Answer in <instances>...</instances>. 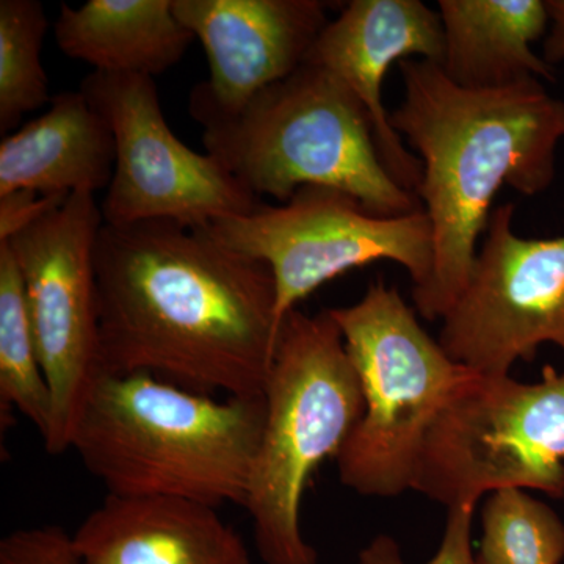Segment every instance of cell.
Returning <instances> with one entry per match:
<instances>
[{
    "label": "cell",
    "instance_id": "3",
    "mask_svg": "<svg viewBox=\"0 0 564 564\" xmlns=\"http://www.w3.org/2000/svg\"><path fill=\"white\" fill-rule=\"evenodd\" d=\"M265 413L263 395L217 399L148 373L99 375L69 451L107 494L243 507Z\"/></svg>",
    "mask_w": 564,
    "mask_h": 564
},
{
    "label": "cell",
    "instance_id": "21",
    "mask_svg": "<svg viewBox=\"0 0 564 564\" xmlns=\"http://www.w3.org/2000/svg\"><path fill=\"white\" fill-rule=\"evenodd\" d=\"M477 507H459L448 510L443 541L436 555L425 564H477L473 554V524ZM358 564H406L402 549L389 534L373 538L359 552Z\"/></svg>",
    "mask_w": 564,
    "mask_h": 564
},
{
    "label": "cell",
    "instance_id": "11",
    "mask_svg": "<svg viewBox=\"0 0 564 564\" xmlns=\"http://www.w3.org/2000/svg\"><path fill=\"white\" fill-rule=\"evenodd\" d=\"M514 204L491 212L469 281L443 318L444 351L486 377L510 375L541 345L564 351V236L524 239Z\"/></svg>",
    "mask_w": 564,
    "mask_h": 564
},
{
    "label": "cell",
    "instance_id": "18",
    "mask_svg": "<svg viewBox=\"0 0 564 564\" xmlns=\"http://www.w3.org/2000/svg\"><path fill=\"white\" fill-rule=\"evenodd\" d=\"M13 411L47 440L52 395L41 366L24 285L9 245L0 243V422L9 429Z\"/></svg>",
    "mask_w": 564,
    "mask_h": 564
},
{
    "label": "cell",
    "instance_id": "5",
    "mask_svg": "<svg viewBox=\"0 0 564 564\" xmlns=\"http://www.w3.org/2000/svg\"><path fill=\"white\" fill-rule=\"evenodd\" d=\"M267 413L243 508L263 564H318L300 513L311 478L337 459L364 415L361 381L328 310H293L267 377Z\"/></svg>",
    "mask_w": 564,
    "mask_h": 564
},
{
    "label": "cell",
    "instance_id": "8",
    "mask_svg": "<svg viewBox=\"0 0 564 564\" xmlns=\"http://www.w3.org/2000/svg\"><path fill=\"white\" fill-rule=\"evenodd\" d=\"M212 239L269 267L276 291V318L296 310L321 285L378 261L402 265L414 289L433 273V231L421 209L378 217L348 193L307 185L281 206L261 204L240 217L203 228Z\"/></svg>",
    "mask_w": 564,
    "mask_h": 564
},
{
    "label": "cell",
    "instance_id": "10",
    "mask_svg": "<svg viewBox=\"0 0 564 564\" xmlns=\"http://www.w3.org/2000/svg\"><path fill=\"white\" fill-rule=\"evenodd\" d=\"M79 90L109 122L117 148L104 225L170 220L203 229L261 206L214 155L199 154L174 135L154 77L93 70Z\"/></svg>",
    "mask_w": 564,
    "mask_h": 564
},
{
    "label": "cell",
    "instance_id": "20",
    "mask_svg": "<svg viewBox=\"0 0 564 564\" xmlns=\"http://www.w3.org/2000/svg\"><path fill=\"white\" fill-rule=\"evenodd\" d=\"M478 564H562L564 522L524 489L489 494L481 513Z\"/></svg>",
    "mask_w": 564,
    "mask_h": 564
},
{
    "label": "cell",
    "instance_id": "7",
    "mask_svg": "<svg viewBox=\"0 0 564 564\" xmlns=\"http://www.w3.org/2000/svg\"><path fill=\"white\" fill-rule=\"evenodd\" d=\"M505 488L564 499V372L551 364L538 383L474 375L423 443L413 491L454 510Z\"/></svg>",
    "mask_w": 564,
    "mask_h": 564
},
{
    "label": "cell",
    "instance_id": "22",
    "mask_svg": "<svg viewBox=\"0 0 564 564\" xmlns=\"http://www.w3.org/2000/svg\"><path fill=\"white\" fill-rule=\"evenodd\" d=\"M0 564H79L70 534L57 525L14 530L0 541Z\"/></svg>",
    "mask_w": 564,
    "mask_h": 564
},
{
    "label": "cell",
    "instance_id": "23",
    "mask_svg": "<svg viewBox=\"0 0 564 564\" xmlns=\"http://www.w3.org/2000/svg\"><path fill=\"white\" fill-rule=\"evenodd\" d=\"M68 198L69 195H43L32 191L0 196V243L9 242L11 237L58 209Z\"/></svg>",
    "mask_w": 564,
    "mask_h": 564
},
{
    "label": "cell",
    "instance_id": "13",
    "mask_svg": "<svg viewBox=\"0 0 564 564\" xmlns=\"http://www.w3.org/2000/svg\"><path fill=\"white\" fill-rule=\"evenodd\" d=\"M413 57L443 63L440 11L421 0H351L325 25L304 63L322 66L350 88L369 115L386 170L403 188L415 193L422 181L421 159L411 154L393 131L383 104L389 68Z\"/></svg>",
    "mask_w": 564,
    "mask_h": 564
},
{
    "label": "cell",
    "instance_id": "1",
    "mask_svg": "<svg viewBox=\"0 0 564 564\" xmlns=\"http://www.w3.org/2000/svg\"><path fill=\"white\" fill-rule=\"evenodd\" d=\"M101 375L263 395L280 322L273 274L203 229L104 225L95 252Z\"/></svg>",
    "mask_w": 564,
    "mask_h": 564
},
{
    "label": "cell",
    "instance_id": "6",
    "mask_svg": "<svg viewBox=\"0 0 564 564\" xmlns=\"http://www.w3.org/2000/svg\"><path fill=\"white\" fill-rule=\"evenodd\" d=\"M361 381L364 415L337 456L344 486L366 497L413 489L423 443L459 386L477 375L422 328L399 289L377 280L328 310Z\"/></svg>",
    "mask_w": 564,
    "mask_h": 564
},
{
    "label": "cell",
    "instance_id": "14",
    "mask_svg": "<svg viewBox=\"0 0 564 564\" xmlns=\"http://www.w3.org/2000/svg\"><path fill=\"white\" fill-rule=\"evenodd\" d=\"M70 540L79 564H251L218 508L176 497L107 494Z\"/></svg>",
    "mask_w": 564,
    "mask_h": 564
},
{
    "label": "cell",
    "instance_id": "19",
    "mask_svg": "<svg viewBox=\"0 0 564 564\" xmlns=\"http://www.w3.org/2000/svg\"><path fill=\"white\" fill-rule=\"evenodd\" d=\"M46 10L39 0L0 2V132L7 133L22 118L50 106V79L41 63L46 36Z\"/></svg>",
    "mask_w": 564,
    "mask_h": 564
},
{
    "label": "cell",
    "instance_id": "16",
    "mask_svg": "<svg viewBox=\"0 0 564 564\" xmlns=\"http://www.w3.org/2000/svg\"><path fill=\"white\" fill-rule=\"evenodd\" d=\"M441 66L456 85L497 90L529 79L555 80L554 66L532 44L551 28L543 0H440Z\"/></svg>",
    "mask_w": 564,
    "mask_h": 564
},
{
    "label": "cell",
    "instance_id": "2",
    "mask_svg": "<svg viewBox=\"0 0 564 564\" xmlns=\"http://www.w3.org/2000/svg\"><path fill=\"white\" fill-rule=\"evenodd\" d=\"M399 65L404 99L391 124L421 155L415 195L433 231L432 278L413 300L425 321H443L469 281L497 192L510 185L536 196L554 182L564 102L538 79L470 90L437 63Z\"/></svg>",
    "mask_w": 564,
    "mask_h": 564
},
{
    "label": "cell",
    "instance_id": "15",
    "mask_svg": "<svg viewBox=\"0 0 564 564\" xmlns=\"http://www.w3.org/2000/svg\"><path fill=\"white\" fill-rule=\"evenodd\" d=\"M117 148L109 122L80 90L52 96L47 110L0 143V196L109 188Z\"/></svg>",
    "mask_w": 564,
    "mask_h": 564
},
{
    "label": "cell",
    "instance_id": "12",
    "mask_svg": "<svg viewBox=\"0 0 564 564\" xmlns=\"http://www.w3.org/2000/svg\"><path fill=\"white\" fill-rule=\"evenodd\" d=\"M326 11L321 0H174L209 62V80L192 91V117L236 113L295 73L328 24Z\"/></svg>",
    "mask_w": 564,
    "mask_h": 564
},
{
    "label": "cell",
    "instance_id": "17",
    "mask_svg": "<svg viewBox=\"0 0 564 564\" xmlns=\"http://www.w3.org/2000/svg\"><path fill=\"white\" fill-rule=\"evenodd\" d=\"M54 36L63 54L93 70L155 77L177 65L195 35L174 0H88L62 6Z\"/></svg>",
    "mask_w": 564,
    "mask_h": 564
},
{
    "label": "cell",
    "instance_id": "9",
    "mask_svg": "<svg viewBox=\"0 0 564 564\" xmlns=\"http://www.w3.org/2000/svg\"><path fill=\"white\" fill-rule=\"evenodd\" d=\"M104 226L95 193L77 192L9 245L52 395L44 448L65 454L99 369L95 252Z\"/></svg>",
    "mask_w": 564,
    "mask_h": 564
},
{
    "label": "cell",
    "instance_id": "25",
    "mask_svg": "<svg viewBox=\"0 0 564 564\" xmlns=\"http://www.w3.org/2000/svg\"><path fill=\"white\" fill-rule=\"evenodd\" d=\"M478 564V563H477Z\"/></svg>",
    "mask_w": 564,
    "mask_h": 564
},
{
    "label": "cell",
    "instance_id": "4",
    "mask_svg": "<svg viewBox=\"0 0 564 564\" xmlns=\"http://www.w3.org/2000/svg\"><path fill=\"white\" fill-rule=\"evenodd\" d=\"M198 122L207 154L258 198L284 204L318 185L348 193L378 217L423 209L386 170L361 101L322 66L304 63L236 113Z\"/></svg>",
    "mask_w": 564,
    "mask_h": 564
},
{
    "label": "cell",
    "instance_id": "24",
    "mask_svg": "<svg viewBox=\"0 0 564 564\" xmlns=\"http://www.w3.org/2000/svg\"><path fill=\"white\" fill-rule=\"evenodd\" d=\"M545 6L551 17V28L545 35L543 58L554 66L564 61V0H545Z\"/></svg>",
    "mask_w": 564,
    "mask_h": 564
}]
</instances>
